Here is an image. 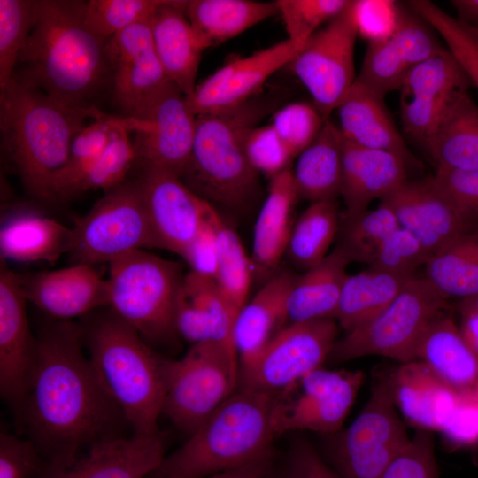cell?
Masks as SVG:
<instances>
[{"label":"cell","instance_id":"obj_1","mask_svg":"<svg viewBox=\"0 0 478 478\" xmlns=\"http://www.w3.org/2000/svg\"><path fill=\"white\" fill-rule=\"evenodd\" d=\"M81 327L54 321L36 337L19 423L49 465H68L93 443L120 436L127 423L83 351Z\"/></svg>","mask_w":478,"mask_h":478},{"label":"cell","instance_id":"obj_2","mask_svg":"<svg viewBox=\"0 0 478 478\" xmlns=\"http://www.w3.org/2000/svg\"><path fill=\"white\" fill-rule=\"evenodd\" d=\"M88 1L41 0L13 76L63 104L99 108L111 92L105 42L84 25Z\"/></svg>","mask_w":478,"mask_h":478},{"label":"cell","instance_id":"obj_3","mask_svg":"<svg viewBox=\"0 0 478 478\" xmlns=\"http://www.w3.org/2000/svg\"><path fill=\"white\" fill-rule=\"evenodd\" d=\"M102 112L63 104L14 76L0 88L2 149L33 197L49 201L75 135Z\"/></svg>","mask_w":478,"mask_h":478},{"label":"cell","instance_id":"obj_4","mask_svg":"<svg viewBox=\"0 0 478 478\" xmlns=\"http://www.w3.org/2000/svg\"><path fill=\"white\" fill-rule=\"evenodd\" d=\"M275 397L237 389L155 472L159 478H208L274 457Z\"/></svg>","mask_w":478,"mask_h":478},{"label":"cell","instance_id":"obj_5","mask_svg":"<svg viewBox=\"0 0 478 478\" xmlns=\"http://www.w3.org/2000/svg\"><path fill=\"white\" fill-rule=\"evenodd\" d=\"M81 327L93 368L133 435L158 434L167 358L111 311Z\"/></svg>","mask_w":478,"mask_h":478},{"label":"cell","instance_id":"obj_6","mask_svg":"<svg viewBox=\"0 0 478 478\" xmlns=\"http://www.w3.org/2000/svg\"><path fill=\"white\" fill-rule=\"evenodd\" d=\"M274 104L255 96L224 112L196 116L192 149L181 181L216 208L242 210L251 204L260 189L259 174L246 157L243 140Z\"/></svg>","mask_w":478,"mask_h":478},{"label":"cell","instance_id":"obj_7","mask_svg":"<svg viewBox=\"0 0 478 478\" xmlns=\"http://www.w3.org/2000/svg\"><path fill=\"white\" fill-rule=\"evenodd\" d=\"M111 312L150 342L176 332L174 310L184 275L179 262L138 250L109 263Z\"/></svg>","mask_w":478,"mask_h":478},{"label":"cell","instance_id":"obj_8","mask_svg":"<svg viewBox=\"0 0 478 478\" xmlns=\"http://www.w3.org/2000/svg\"><path fill=\"white\" fill-rule=\"evenodd\" d=\"M447 300L426 276L412 277L385 309L344 332L328 360L343 363L371 355L400 364L417 360L420 340L428 324L445 309Z\"/></svg>","mask_w":478,"mask_h":478},{"label":"cell","instance_id":"obj_9","mask_svg":"<svg viewBox=\"0 0 478 478\" xmlns=\"http://www.w3.org/2000/svg\"><path fill=\"white\" fill-rule=\"evenodd\" d=\"M235 349L215 341L194 343L180 359L166 362L162 414L193 434L238 388Z\"/></svg>","mask_w":478,"mask_h":478},{"label":"cell","instance_id":"obj_10","mask_svg":"<svg viewBox=\"0 0 478 478\" xmlns=\"http://www.w3.org/2000/svg\"><path fill=\"white\" fill-rule=\"evenodd\" d=\"M158 248L136 177L105 191L73 227V264L111 263L130 252Z\"/></svg>","mask_w":478,"mask_h":478},{"label":"cell","instance_id":"obj_11","mask_svg":"<svg viewBox=\"0 0 478 478\" xmlns=\"http://www.w3.org/2000/svg\"><path fill=\"white\" fill-rule=\"evenodd\" d=\"M410 438L392 398L388 371H382L360 412L332 440L333 470L339 478H382Z\"/></svg>","mask_w":478,"mask_h":478},{"label":"cell","instance_id":"obj_12","mask_svg":"<svg viewBox=\"0 0 478 478\" xmlns=\"http://www.w3.org/2000/svg\"><path fill=\"white\" fill-rule=\"evenodd\" d=\"M363 1L346 6L318 30L287 66L310 93L325 120L353 85L354 49L360 32Z\"/></svg>","mask_w":478,"mask_h":478},{"label":"cell","instance_id":"obj_13","mask_svg":"<svg viewBox=\"0 0 478 478\" xmlns=\"http://www.w3.org/2000/svg\"><path fill=\"white\" fill-rule=\"evenodd\" d=\"M338 327L335 319L287 325L251 362L239 367L237 389L281 396L328 359Z\"/></svg>","mask_w":478,"mask_h":478},{"label":"cell","instance_id":"obj_14","mask_svg":"<svg viewBox=\"0 0 478 478\" xmlns=\"http://www.w3.org/2000/svg\"><path fill=\"white\" fill-rule=\"evenodd\" d=\"M121 118L135 134V166L181 178L190 156L196 127V116L186 96L171 83L136 116Z\"/></svg>","mask_w":478,"mask_h":478},{"label":"cell","instance_id":"obj_15","mask_svg":"<svg viewBox=\"0 0 478 478\" xmlns=\"http://www.w3.org/2000/svg\"><path fill=\"white\" fill-rule=\"evenodd\" d=\"M363 381L361 371H312L275 397L273 422L277 437L292 430L337 433Z\"/></svg>","mask_w":478,"mask_h":478},{"label":"cell","instance_id":"obj_16","mask_svg":"<svg viewBox=\"0 0 478 478\" xmlns=\"http://www.w3.org/2000/svg\"><path fill=\"white\" fill-rule=\"evenodd\" d=\"M433 31L412 9L394 5L389 31L369 41L355 81L382 98L399 89L415 66L447 49Z\"/></svg>","mask_w":478,"mask_h":478},{"label":"cell","instance_id":"obj_17","mask_svg":"<svg viewBox=\"0 0 478 478\" xmlns=\"http://www.w3.org/2000/svg\"><path fill=\"white\" fill-rule=\"evenodd\" d=\"M150 22L134 25L105 42L110 97L123 118L136 116L172 83L157 56Z\"/></svg>","mask_w":478,"mask_h":478},{"label":"cell","instance_id":"obj_18","mask_svg":"<svg viewBox=\"0 0 478 478\" xmlns=\"http://www.w3.org/2000/svg\"><path fill=\"white\" fill-rule=\"evenodd\" d=\"M302 47L289 39L231 60L197 84L187 97L195 116L237 108L258 96L266 81L287 66Z\"/></svg>","mask_w":478,"mask_h":478},{"label":"cell","instance_id":"obj_19","mask_svg":"<svg viewBox=\"0 0 478 478\" xmlns=\"http://www.w3.org/2000/svg\"><path fill=\"white\" fill-rule=\"evenodd\" d=\"M471 87L448 49L415 66L398 89L405 133L425 143L455 96Z\"/></svg>","mask_w":478,"mask_h":478},{"label":"cell","instance_id":"obj_20","mask_svg":"<svg viewBox=\"0 0 478 478\" xmlns=\"http://www.w3.org/2000/svg\"><path fill=\"white\" fill-rule=\"evenodd\" d=\"M135 177L158 248L181 256L202 227L210 203L176 175L141 169Z\"/></svg>","mask_w":478,"mask_h":478},{"label":"cell","instance_id":"obj_21","mask_svg":"<svg viewBox=\"0 0 478 478\" xmlns=\"http://www.w3.org/2000/svg\"><path fill=\"white\" fill-rule=\"evenodd\" d=\"M27 302L17 274L1 258L0 393L15 412L28 392L36 352V337L29 328Z\"/></svg>","mask_w":478,"mask_h":478},{"label":"cell","instance_id":"obj_22","mask_svg":"<svg viewBox=\"0 0 478 478\" xmlns=\"http://www.w3.org/2000/svg\"><path fill=\"white\" fill-rule=\"evenodd\" d=\"M381 201L392 209L399 226L412 233L432 256L473 229L432 177L423 181L406 180Z\"/></svg>","mask_w":478,"mask_h":478},{"label":"cell","instance_id":"obj_23","mask_svg":"<svg viewBox=\"0 0 478 478\" xmlns=\"http://www.w3.org/2000/svg\"><path fill=\"white\" fill-rule=\"evenodd\" d=\"M17 278L27 301L55 321H70L109 303L107 280L91 265L17 274Z\"/></svg>","mask_w":478,"mask_h":478},{"label":"cell","instance_id":"obj_24","mask_svg":"<svg viewBox=\"0 0 478 478\" xmlns=\"http://www.w3.org/2000/svg\"><path fill=\"white\" fill-rule=\"evenodd\" d=\"M165 439L149 436L112 437L96 442L68 465L46 464L37 478H144L160 466Z\"/></svg>","mask_w":478,"mask_h":478},{"label":"cell","instance_id":"obj_25","mask_svg":"<svg viewBox=\"0 0 478 478\" xmlns=\"http://www.w3.org/2000/svg\"><path fill=\"white\" fill-rule=\"evenodd\" d=\"M343 136V135H342ZM340 196L347 216L366 210L374 199H383L407 179L405 160L397 154L365 148L343 137Z\"/></svg>","mask_w":478,"mask_h":478},{"label":"cell","instance_id":"obj_26","mask_svg":"<svg viewBox=\"0 0 478 478\" xmlns=\"http://www.w3.org/2000/svg\"><path fill=\"white\" fill-rule=\"evenodd\" d=\"M186 5L187 1L162 0L150 27L166 76L188 97L197 85V71L206 48L186 16Z\"/></svg>","mask_w":478,"mask_h":478},{"label":"cell","instance_id":"obj_27","mask_svg":"<svg viewBox=\"0 0 478 478\" xmlns=\"http://www.w3.org/2000/svg\"><path fill=\"white\" fill-rule=\"evenodd\" d=\"M388 379L399 412L417 428L441 432L456 407L459 395L420 360L388 371Z\"/></svg>","mask_w":478,"mask_h":478},{"label":"cell","instance_id":"obj_28","mask_svg":"<svg viewBox=\"0 0 478 478\" xmlns=\"http://www.w3.org/2000/svg\"><path fill=\"white\" fill-rule=\"evenodd\" d=\"M298 192L290 167L271 178L266 198L254 227L252 274L268 281L286 254Z\"/></svg>","mask_w":478,"mask_h":478},{"label":"cell","instance_id":"obj_29","mask_svg":"<svg viewBox=\"0 0 478 478\" xmlns=\"http://www.w3.org/2000/svg\"><path fill=\"white\" fill-rule=\"evenodd\" d=\"M416 358L458 395L478 397V356L451 317L442 312L428 324Z\"/></svg>","mask_w":478,"mask_h":478},{"label":"cell","instance_id":"obj_30","mask_svg":"<svg viewBox=\"0 0 478 478\" xmlns=\"http://www.w3.org/2000/svg\"><path fill=\"white\" fill-rule=\"evenodd\" d=\"M295 277L286 272L274 274L239 311L234 328L239 367L251 362L288 325L286 303Z\"/></svg>","mask_w":478,"mask_h":478},{"label":"cell","instance_id":"obj_31","mask_svg":"<svg viewBox=\"0 0 478 478\" xmlns=\"http://www.w3.org/2000/svg\"><path fill=\"white\" fill-rule=\"evenodd\" d=\"M9 216L0 229L1 258L52 265L69 253L73 228L32 210H19Z\"/></svg>","mask_w":478,"mask_h":478},{"label":"cell","instance_id":"obj_32","mask_svg":"<svg viewBox=\"0 0 478 478\" xmlns=\"http://www.w3.org/2000/svg\"><path fill=\"white\" fill-rule=\"evenodd\" d=\"M336 111L343 137L357 145L389 151L411 160L406 144L396 127L383 98L354 81Z\"/></svg>","mask_w":478,"mask_h":478},{"label":"cell","instance_id":"obj_33","mask_svg":"<svg viewBox=\"0 0 478 478\" xmlns=\"http://www.w3.org/2000/svg\"><path fill=\"white\" fill-rule=\"evenodd\" d=\"M351 262L337 245L320 263L296 276L286 303L288 325L335 319Z\"/></svg>","mask_w":478,"mask_h":478},{"label":"cell","instance_id":"obj_34","mask_svg":"<svg viewBox=\"0 0 478 478\" xmlns=\"http://www.w3.org/2000/svg\"><path fill=\"white\" fill-rule=\"evenodd\" d=\"M424 144L436 168L478 169V105L468 91L455 96Z\"/></svg>","mask_w":478,"mask_h":478},{"label":"cell","instance_id":"obj_35","mask_svg":"<svg viewBox=\"0 0 478 478\" xmlns=\"http://www.w3.org/2000/svg\"><path fill=\"white\" fill-rule=\"evenodd\" d=\"M343 136L329 119L313 142L298 156L292 170L302 197L312 203L335 201L341 193Z\"/></svg>","mask_w":478,"mask_h":478},{"label":"cell","instance_id":"obj_36","mask_svg":"<svg viewBox=\"0 0 478 478\" xmlns=\"http://www.w3.org/2000/svg\"><path fill=\"white\" fill-rule=\"evenodd\" d=\"M185 12L206 49L278 14L275 2L251 0H189Z\"/></svg>","mask_w":478,"mask_h":478},{"label":"cell","instance_id":"obj_37","mask_svg":"<svg viewBox=\"0 0 478 478\" xmlns=\"http://www.w3.org/2000/svg\"><path fill=\"white\" fill-rule=\"evenodd\" d=\"M414 276L373 267L348 274L335 320L344 332L353 329L385 309Z\"/></svg>","mask_w":478,"mask_h":478},{"label":"cell","instance_id":"obj_38","mask_svg":"<svg viewBox=\"0 0 478 478\" xmlns=\"http://www.w3.org/2000/svg\"><path fill=\"white\" fill-rule=\"evenodd\" d=\"M426 277L447 299L478 295V227L433 255L426 265Z\"/></svg>","mask_w":478,"mask_h":478},{"label":"cell","instance_id":"obj_39","mask_svg":"<svg viewBox=\"0 0 478 478\" xmlns=\"http://www.w3.org/2000/svg\"><path fill=\"white\" fill-rule=\"evenodd\" d=\"M340 216L335 201L312 203L295 222L286 254L305 271L320 263L339 232Z\"/></svg>","mask_w":478,"mask_h":478},{"label":"cell","instance_id":"obj_40","mask_svg":"<svg viewBox=\"0 0 478 478\" xmlns=\"http://www.w3.org/2000/svg\"><path fill=\"white\" fill-rule=\"evenodd\" d=\"M117 123L118 115L102 112L75 135L65 166L52 179L49 201L71 197L74 187L107 147Z\"/></svg>","mask_w":478,"mask_h":478},{"label":"cell","instance_id":"obj_41","mask_svg":"<svg viewBox=\"0 0 478 478\" xmlns=\"http://www.w3.org/2000/svg\"><path fill=\"white\" fill-rule=\"evenodd\" d=\"M209 218L218 244V267L215 281L233 305L240 311L247 303L252 277L251 258L245 252L236 232L225 221L212 204Z\"/></svg>","mask_w":478,"mask_h":478},{"label":"cell","instance_id":"obj_42","mask_svg":"<svg viewBox=\"0 0 478 478\" xmlns=\"http://www.w3.org/2000/svg\"><path fill=\"white\" fill-rule=\"evenodd\" d=\"M180 293L195 308L212 341L235 348L234 328L239 310L211 277L189 271L184 275Z\"/></svg>","mask_w":478,"mask_h":478},{"label":"cell","instance_id":"obj_43","mask_svg":"<svg viewBox=\"0 0 478 478\" xmlns=\"http://www.w3.org/2000/svg\"><path fill=\"white\" fill-rule=\"evenodd\" d=\"M392 209L381 201L374 210L340 218V243L351 262L370 266L382 242L399 227Z\"/></svg>","mask_w":478,"mask_h":478},{"label":"cell","instance_id":"obj_44","mask_svg":"<svg viewBox=\"0 0 478 478\" xmlns=\"http://www.w3.org/2000/svg\"><path fill=\"white\" fill-rule=\"evenodd\" d=\"M41 0H0V88L13 76L37 21Z\"/></svg>","mask_w":478,"mask_h":478},{"label":"cell","instance_id":"obj_45","mask_svg":"<svg viewBox=\"0 0 478 478\" xmlns=\"http://www.w3.org/2000/svg\"><path fill=\"white\" fill-rule=\"evenodd\" d=\"M129 130L122 118L118 123L107 147L86 175L74 187L71 197L82 192L102 189L108 191L127 180L135 163V153Z\"/></svg>","mask_w":478,"mask_h":478},{"label":"cell","instance_id":"obj_46","mask_svg":"<svg viewBox=\"0 0 478 478\" xmlns=\"http://www.w3.org/2000/svg\"><path fill=\"white\" fill-rule=\"evenodd\" d=\"M162 0H89L84 25L98 38L106 41L123 30L150 22Z\"/></svg>","mask_w":478,"mask_h":478},{"label":"cell","instance_id":"obj_47","mask_svg":"<svg viewBox=\"0 0 478 478\" xmlns=\"http://www.w3.org/2000/svg\"><path fill=\"white\" fill-rule=\"evenodd\" d=\"M408 5L440 35L448 50L478 89V45L458 19L428 0L410 1Z\"/></svg>","mask_w":478,"mask_h":478},{"label":"cell","instance_id":"obj_48","mask_svg":"<svg viewBox=\"0 0 478 478\" xmlns=\"http://www.w3.org/2000/svg\"><path fill=\"white\" fill-rule=\"evenodd\" d=\"M349 0H277L278 14L284 24L287 39L303 47L320 26L328 23Z\"/></svg>","mask_w":478,"mask_h":478},{"label":"cell","instance_id":"obj_49","mask_svg":"<svg viewBox=\"0 0 478 478\" xmlns=\"http://www.w3.org/2000/svg\"><path fill=\"white\" fill-rule=\"evenodd\" d=\"M325 120L313 104L295 102L274 111L270 124L292 157L297 158L313 142Z\"/></svg>","mask_w":478,"mask_h":478},{"label":"cell","instance_id":"obj_50","mask_svg":"<svg viewBox=\"0 0 478 478\" xmlns=\"http://www.w3.org/2000/svg\"><path fill=\"white\" fill-rule=\"evenodd\" d=\"M432 255L408 230L399 227L380 245L370 267L397 274L415 275Z\"/></svg>","mask_w":478,"mask_h":478},{"label":"cell","instance_id":"obj_51","mask_svg":"<svg viewBox=\"0 0 478 478\" xmlns=\"http://www.w3.org/2000/svg\"><path fill=\"white\" fill-rule=\"evenodd\" d=\"M243 148L251 166L270 179L290 167L294 158L270 123L250 128Z\"/></svg>","mask_w":478,"mask_h":478},{"label":"cell","instance_id":"obj_52","mask_svg":"<svg viewBox=\"0 0 478 478\" xmlns=\"http://www.w3.org/2000/svg\"><path fill=\"white\" fill-rule=\"evenodd\" d=\"M382 478H438L433 432L417 428Z\"/></svg>","mask_w":478,"mask_h":478},{"label":"cell","instance_id":"obj_53","mask_svg":"<svg viewBox=\"0 0 478 478\" xmlns=\"http://www.w3.org/2000/svg\"><path fill=\"white\" fill-rule=\"evenodd\" d=\"M46 466L28 438L0 433V478H37Z\"/></svg>","mask_w":478,"mask_h":478},{"label":"cell","instance_id":"obj_54","mask_svg":"<svg viewBox=\"0 0 478 478\" xmlns=\"http://www.w3.org/2000/svg\"><path fill=\"white\" fill-rule=\"evenodd\" d=\"M431 177L472 227H478V169L460 171L436 168L435 175Z\"/></svg>","mask_w":478,"mask_h":478},{"label":"cell","instance_id":"obj_55","mask_svg":"<svg viewBox=\"0 0 478 478\" xmlns=\"http://www.w3.org/2000/svg\"><path fill=\"white\" fill-rule=\"evenodd\" d=\"M440 433L453 447L478 443V397L459 395L456 407Z\"/></svg>","mask_w":478,"mask_h":478},{"label":"cell","instance_id":"obj_56","mask_svg":"<svg viewBox=\"0 0 478 478\" xmlns=\"http://www.w3.org/2000/svg\"><path fill=\"white\" fill-rule=\"evenodd\" d=\"M207 209L204 222L199 232L181 256L191 272L215 280L218 267V244L214 227Z\"/></svg>","mask_w":478,"mask_h":478},{"label":"cell","instance_id":"obj_57","mask_svg":"<svg viewBox=\"0 0 478 478\" xmlns=\"http://www.w3.org/2000/svg\"><path fill=\"white\" fill-rule=\"evenodd\" d=\"M283 472L287 478H339L314 447L303 439L292 444Z\"/></svg>","mask_w":478,"mask_h":478},{"label":"cell","instance_id":"obj_58","mask_svg":"<svg viewBox=\"0 0 478 478\" xmlns=\"http://www.w3.org/2000/svg\"><path fill=\"white\" fill-rule=\"evenodd\" d=\"M458 310L460 315L459 332L467 345L478 356V311L460 302Z\"/></svg>","mask_w":478,"mask_h":478},{"label":"cell","instance_id":"obj_59","mask_svg":"<svg viewBox=\"0 0 478 478\" xmlns=\"http://www.w3.org/2000/svg\"><path fill=\"white\" fill-rule=\"evenodd\" d=\"M274 457L259 459L244 466L220 473L208 478H265L273 468Z\"/></svg>","mask_w":478,"mask_h":478},{"label":"cell","instance_id":"obj_60","mask_svg":"<svg viewBox=\"0 0 478 478\" xmlns=\"http://www.w3.org/2000/svg\"><path fill=\"white\" fill-rule=\"evenodd\" d=\"M451 4L460 22L478 26V0H452Z\"/></svg>","mask_w":478,"mask_h":478},{"label":"cell","instance_id":"obj_61","mask_svg":"<svg viewBox=\"0 0 478 478\" xmlns=\"http://www.w3.org/2000/svg\"><path fill=\"white\" fill-rule=\"evenodd\" d=\"M460 24L462 25L464 29L467 32V34L472 37L474 42L478 45V26H473V25L463 23V22H460Z\"/></svg>","mask_w":478,"mask_h":478},{"label":"cell","instance_id":"obj_62","mask_svg":"<svg viewBox=\"0 0 478 478\" xmlns=\"http://www.w3.org/2000/svg\"><path fill=\"white\" fill-rule=\"evenodd\" d=\"M459 302L478 311V295L461 299Z\"/></svg>","mask_w":478,"mask_h":478},{"label":"cell","instance_id":"obj_63","mask_svg":"<svg viewBox=\"0 0 478 478\" xmlns=\"http://www.w3.org/2000/svg\"><path fill=\"white\" fill-rule=\"evenodd\" d=\"M265 478H287L284 472L281 473H274L273 472V468L270 470V472L266 474Z\"/></svg>","mask_w":478,"mask_h":478}]
</instances>
